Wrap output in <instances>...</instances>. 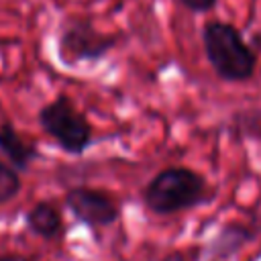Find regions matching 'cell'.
I'll return each instance as SVG.
<instances>
[{
    "instance_id": "6da1fadb",
    "label": "cell",
    "mask_w": 261,
    "mask_h": 261,
    "mask_svg": "<svg viewBox=\"0 0 261 261\" xmlns=\"http://www.w3.org/2000/svg\"><path fill=\"white\" fill-rule=\"evenodd\" d=\"M200 41L204 57L218 80L226 84H243L255 75L259 53L232 22L216 18L206 20L200 31Z\"/></svg>"
},
{
    "instance_id": "7a4b0ae2",
    "label": "cell",
    "mask_w": 261,
    "mask_h": 261,
    "mask_svg": "<svg viewBox=\"0 0 261 261\" xmlns=\"http://www.w3.org/2000/svg\"><path fill=\"white\" fill-rule=\"evenodd\" d=\"M143 204L157 216H171L214 200L206 175L186 165H171L157 171L141 192Z\"/></svg>"
},
{
    "instance_id": "3957f363",
    "label": "cell",
    "mask_w": 261,
    "mask_h": 261,
    "mask_svg": "<svg viewBox=\"0 0 261 261\" xmlns=\"http://www.w3.org/2000/svg\"><path fill=\"white\" fill-rule=\"evenodd\" d=\"M37 122L67 155H84L94 143V126L67 94H57L39 108Z\"/></svg>"
},
{
    "instance_id": "277c9868",
    "label": "cell",
    "mask_w": 261,
    "mask_h": 261,
    "mask_svg": "<svg viewBox=\"0 0 261 261\" xmlns=\"http://www.w3.org/2000/svg\"><path fill=\"white\" fill-rule=\"evenodd\" d=\"M118 41L120 35L100 31L90 16H71L59 29L55 53L63 67H80L108 57Z\"/></svg>"
},
{
    "instance_id": "5b68a950",
    "label": "cell",
    "mask_w": 261,
    "mask_h": 261,
    "mask_svg": "<svg viewBox=\"0 0 261 261\" xmlns=\"http://www.w3.org/2000/svg\"><path fill=\"white\" fill-rule=\"evenodd\" d=\"M63 202L65 208L71 212V216L90 228L110 226L120 218L118 202L108 192L98 188L73 186L65 192Z\"/></svg>"
},
{
    "instance_id": "8992f818",
    "label": "cell",
    "mask_w": 261,
    "mask_h": 261,
    "mask_svg": "<svg viewBox=\"0 0 261 261\" xmlns=\"http://www.w3.org/2000/svg\"><path fill=\"white\" fill-rule=\"evenodd\" d=\"M259 228L249 222H224L220 230L210 239V243L204 247V253L212 259H230L234 257L241 249H245L249 243L257 239Z\"/></svg>"
},
{
    "instance_id": "52a82bcc",
    "label": "cell",
    "mask_w": 261,
    "mask_h": 261,
    "mask_svg": "<svg viewBox=\"0 0 261 261\" xmlns=\"http://www.w3.org/2000/svg\"><path fill=\"white\" fill-rule=\"evenodd\" d=\"M0 153L16 171H29L31 165L41 157L37 145L24 139L12 120L0 122Z\"/></svg>"
},
{
    "instance_id": "ba28073f",
    "label": "cell",
    "mask_w": 261,
    "mask_h": 261,
    "mask_svg": "<svg viewBox=\"0 0 261 261\" xmlns=\"http://www.w3.org/2000/svg\"><path fill=\"white\" fill-rule=\"evenodd\" d=\"M24 224L29 232L39 239L55 241L63 232V216L61 210L51 200H39L24 212Z\"/></svg>"
},
{
    "instance_id": "9c48e42d",
    "label": "cell",
    "mask_w": 261,
    "mask_h": 261,
    "mask_svg": "<svg viewBox=\"0 0 261 261\" xmlns=\"http://www.w3.org/2000/svg\"><path fill=\"white\" fill-rule=\"evenodd\" d=\"M226 128L239 141H261V108L232 112Z\"/></svg>"
},
{
    "instance_id": "30bf717a",
    "label": "cell",
    "mask_w": 261,
    "mask_h": 261,
    "mask_svg": "<svg viewBox=\"0 0 261 261\" xmlns=\"http://www.w3.org/2000/svg\"><path fill=\"white\" fill-rule=\"evenodd\" d=\"M22 190L20 171H16L8 161L0 159V206L14 200Z\"/></svg>"
},
{
    "instance_id": "8fae6325",
    "label": "cell",
    "mask_w": 261,
    "mask_h": 261,
    "mask_svg": "<svg viewBox=\"0 0 261 261\" xmlns=\"http://www.w3.org/2000/svg\"><path fill=\"white\" fill-rule=\"evenodd\" d=\"M204 247L202 245H192L186 249H175L171 253H167L161 261H200L204 257Z\"/></svg>"
},
{
    "instance_id": "7c38bea8",
    "label": "cell",
    "mask_w": 261,
    "mask_h": 261,
    "mask_svg": "<svg viewBox=\"0 0 261 261\" xmlns=\"http://www.w3.org/2000/svg\"><path fill=\"white\" fill-rule=\"evenodd\" d=\"M184 8H188L190 12L194 14H204V12H210L216 8L218 0H179Z\"/></svg>"
},
{
    "instance_id": "4fadbf2b",
    "label": "cell",
    "mask_w": 261,
    "mask_h": 261,
    "mask_svg": "<svg viewBox=\"0 0 261 261\" xmlns=\"http://www.w3.org/2000/svg\"><path fill=\"white\" fill-rule=\"evenodd\" d=\"M0 261H33V259L22 253H4L0 255Z\"/></svg>"
}]
</instances>
